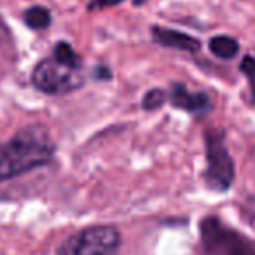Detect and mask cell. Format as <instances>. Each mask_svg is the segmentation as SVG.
<instances>
[{
  "label": "cell",
  "instance_id": "obj_1",
  "mask_svg": "<svg viewBox=\"0 0 255 255\" xmlns=\"http://www.w3.org/2000/svg\"><path fill=\"white\" fill-rule=\"evenodd\" d=\"M54 143L44 126L23 128L0 145V182L47 164L53 159Z\"/></svg>",
  "mask_w": 255,
  "mask_h": 255
},
{
  "label": "cell",
  "instance_id": "obj_2",
  "mask_svg": "<svg viewBox=\"0 0 255 255\" xmlns=\"http://www.w3.org/2000/svg\"><path fill=\"white\" fill-rule=\"evenodd\" d=\"M205 255H255L254 245L238 231L215 217H206L199 226Z\"/></svg>",
  "mask_w": 255,
  "mask_h": 255
},
{
  "label": "cell",
  "instance_id": "obj_3",
  "mask_svg": "<svg viewBox=\"0 0 255 255\" xmlns=\"http://www.w3.org/2000/svg\"><path fill=\"white\" fill-rule=\"evenodd\" d=\"M121 234L112 226H93L74 234L61 245L58 255H116Z\"/></svg>",
  "mask_w": 255,
  "mask_h": 255
},
{
  "label": "cell",
  "instance_id": "obj_4",
  "mask_svg": "<svg viewBox=\"0 0 255 255\" xmlns=\"http://www.w3.org/2000/svg\"><path fill=\"white\" fill-rule=\"evenodd\" d=\"M32 81L37 89L46 95H65L68 91L81 88L82 72L81 68L61 63L54 56L46 58L33 68Z\"/></svg>",
  "mask_w": 255,
  "mask_h": 255
},
{
  "label": "cell",
  "instance_id": "obj_5",
  "mask_svg": "<svg viewBox=\"0 0 255 255\" xmlns=\"http://www.w3.org/2000/svg\"><path fill=\"white\" fill-rule=\"evenodd\" d=\"M206 184L215 191H227L234 182V161L224 143V135L215 129L205 133Z\"/></svg>",
  "mask_w": 255,
  "mask_h": 255
},
{
  "label": "cell",
  "instance_id": "obj_6",
  "mask_svg": "<svg viewBox=\"0 0 255 255\" xmlns=\"http://www.w3.org/2000/svg\"><path fill=\"white\" fill-rule=\"evenodd\" d=\"M170 102L177 109L187 110L194 116H205L212 109V102L205 93H191L184 84H175L171 88Z\"/></svg>",
  "mask_w": 255,
  "mask_h": 255
},
{
  "label": "cell",
  "instance_id": "obj_7",
  "mask_svg": "<svg viewBox=\"0 0 255 255\" xmlns=\"http://www.w3.org/2000/svg\"><path fill=\"white\" fill-rule=\"evenodd\" d=\"M152 37L156 39L157 44H161V46H164V47H171V49L187 51V53H196V51L199 49V40L198 39L187 35V33L177 32V30L154 26Z\"/></svg>",
  "mask_w": 255,
  "mask_h": 255
},
{
  "label": "cell",
  "instance_id": "obj_8",
  "mask_svg": "<svg viewBox=\"0 0 255 255\" xmlns=\"http://www.w3.org/2000/svg\"><path fill=\"white\" fill-rule=\"evenodd\" d=\"M208 46H210V51H212L215 56L222 58V60H233V58H236L238 53H240V44H238V40H234L233 37H227V35L213 37Z\"/></svg>",
  "mask_w": 255,
  "mask_h": 255
},
{
  "label": "cell",
  "instance_id": "obj_9",
  "mask_svg": "<svg viewBox=\"0 0 255 255\" xmlns=\"http://www.w3.org/2000/svg\"><path fill=\"white\" fill-rule=\"evenodd\" d=\"M25 23L33 30H44L51 25V12L42 5L30 7L25 12Z\"/></svg>",
  "mask_w": 255,
  "mask_h": 255
},
{
  "label": "cell",
  "instance_id": "obj_10",
  "mask_svg": "<svg viewBox=\"0 0 255 255\" xmlns=\"http://www.w3.org/2000/svg\"><path fill=\"white\" fill-rule=\"evenodd\" d=\"M53 56L56 58V60H60L61 63H67L75 68H82L81 58H79V54L72 49V46L68 42H58V46L54 47Z\"/></svg>",
  "mask_w": 255,
  "mask_h": 255
},
{
  "label": "cell",
  "instance_id": "obj_11",
  "mask_svg": "<svg viewBox=\"0 0 255 255\" xmlns=\"http://www.w3.org/2000/svg\"><path fill=\"white\" fill-rule=\"evenodd\" d=\"M164 102H166V93H164L163 89H159V88L150 89V91L143 96V109L156 110V109H159Z\"/></svg>",
  "mask_w": 255,
  "mask_h": 255
},
{
  "label": "cell",
  "instance_id": "obj_12",
  "mask_svg": "<svg viewBox=\"0 0 255 255\" xmlns=\"http://www.w3.org/2000/svg\"><path fill=\"white\" fill-rule=\"evenodd\" d=\"M241 72L247 77L248 84H250V93H252V100L255 102V58L254 56H245L243 61L240 65Z\"/></svg>",
  "mask_w": 255,
  "mask_h": 255
},
{
  "label": "cell",
  "instance_id": "obj_13",
  "mask_svg": "<svg viewBox=\"0 0 255 255\" xmlns=\"http://www.w3.org/2000/svg\"><path fill=\"white\" fill-rule=\"evenodd\" d=\"M124 0H91L89 9H107V7H114V5L123 4Z\"/></svg>",
  "mask_w": 255,
  "mask_h": 255
},
{
  "label": "cell",
  "instance_id": "obj_14",
  "mask_svg": "<svg viewBox=\"0 0 255 255\" xmlns=\"http://www.w3.org/2000/svg\"><path fill=\"white\" fill-rule=\"evenodd\" d=\"M9 39V33H7V28L4 26V23L0 21V42L2 40H7Z\"/></svg>",
  "mask_w": 255,
  "mask_h": 255
}]
</instances>
